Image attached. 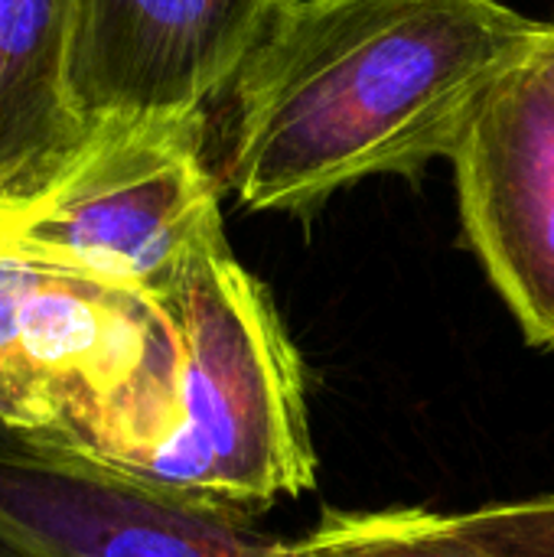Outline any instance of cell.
<instances>
[{
    "label": "cell",
    "mask_w": 554,
    "mask_h": 557,
    "mask_svg": "<svg viewBox=\"0 0 554 557\" xmlns=\"http://www.w3.org/2000/svg\"><path fill=\"white\" fill-rule=\"evenodd\" d=\"M284 0H75L82 114H186L232 85Z\"/></svg>",
    "instance_id": "obj_7"
},
{
    "label": "cell",
    "mask_w": 554,
    "mask_h": 557,
    "mask_svg": "<svg viewBox=\"0 0 554 557\" xmlns=\"http://www.w3.org/2000/svg\"><path fill=\"white\" fill-rule=\"evenodd\" d=\"M75 0H0V199L46 186L91 121L72 95Z\"/></svg>",
    "instance_id": "obj_8"
},
{
    "label": "cell",
    "mask_w": 554,
    "mask_h": 557,
    "mask_svg": "<svg viewBox=\"0 0 554 557\" xmlns=\"http://www.w3.org/2000/svg\"><path fill=\"white\" fill-rule=\"evenodd\" d=\"M300 542L313 557H496L470 542L451 512L431 509H330Z\"/></svg>",
    "instance_id": "obj_9"
},
{
    "label": "cell",
    "mask_w": 554,
    "mask_h": 557,
    "mask_svg": "<svg viewBox=\"0 0 554 557\" xmlns=\"http://www.w3.org/2000/svg\"><path fill=\"white\" fill-rule=\"evenodd\" d=\"M549 52H552V59H554V20L549 23Z\"/></svg>",
    "instance_id": "obj_11"
},
{
    "label": "cell",
    "mask_w": 554,
    "mask_h": 557,
    "mask_svg": "<svg viewBox=\"0 0 554 557\" xmlns=\"http://www.w3.org/2000/svg\"><path fill=\"white\" fill-rule=\"evenodd\" d=\"M222 235L202 111L101 114L59 173L0 199V255L163 300Z\"/></svg>",
    "instance_id": "obj_4"
},
{
    "label": "cell",
    "mask_w": 554,
    "mask_h": 557,
    "mask_svg": "<svg viewBox=\"0 0 554 557\" xmlns=\"http://www.w3.org/2000/svg\"><path fill=\"white\" fill-rule=\"evenodd\" d=\"M157 304L176 336L173 392L163 434L124 473L245 516L307 493L304 372L264 284L219 238Z\"/></svg>",
    "instance_id": "obj_2"
},
{
    "label": "cell",
    "mask_w": 554,
    "mask_h": 557,
    "mask_svg": "<svg viewBox=\"0 0 554 557\" xmlns=\"http://www.w3.org/2000/svg\"><path fill=\"white\" fill-rule=\"evenodd\" d=\"M251 519L0 424V557H313Z\"/></svg>",
    "instance_id": "obj_5"
},
{
    "label": "cell",
    "mask_w": 554,
    "mask_h": 557,
    "mask_svg": "<svg viewBox=\"0 0 554 557\" xmlns=\"http://www.w3.org/2000/svg\"><path fill=\"white\" fill-rule=\"evenodd\" d=\"M545 33L503 0H284L232 78L225 176L251 212L415 176Z\"/></svg>",
    "instance_id": "obj_1"
},
{
    "label": "cell",
    "mask_w": 554,
    "mask_h": 557,
    "mask_svg": "<svg viewBox=\"0 0 554 557\" xmlns=\"http://www.w3.org/2000/svg\"><path fill=\"white\" fill-rule=\"evenodd\" d=\"M173 369L153 297L0 255V424L127 467L163 431Z\"/></svg>",
    "instance_id": "obj_3"
},
{
    "label": "cell",
    "mask_w": 554,
    "mask_h": 557,
    "mask_svg": "<svg viewBox=\"0 0 554 557\" xmlns=\"http://www.w3.org/2000/svg\"><path fill=\"white\" fill-rule=\"evenodd\" d=\"M454 525L496 557H554V496L451 512Z\"/></svg>",
    "instance_id": "obj_10"
},
{
    "label": "cell",
    "mask_w": 554,
    "mask_h": 557,
    "mask_svg": "<svg viewBox=\"0 0 554 557\" xmlns=\"http://www.w3.org/2000/svg\"><path fill=\"white\" fill-rule=\"evenodd\" d=\"M467 242L532 346L554 349V59L545 39L487 91L457 150Z\"/></svg>",
    "instance_id": "obj_6"
}]
</instances>
